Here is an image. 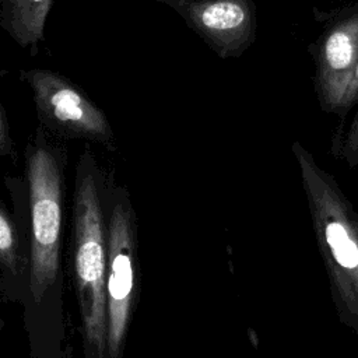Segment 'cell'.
<instances>
[{"instance_id": "7", "label": "cell", "mask_w": 358, "mask_h": 358, "mask_svg": "<svg viewBox=\"0 0 358 358\" xmlns=\"http://www.w3.org/2000/svg\"><path fill=\"white\" fill-rule=\"evenodd\" d=\"M55 0H0V28L20 46L38 53Z\"/></svg>"}, {"instance_id": "8", "label": "cell", "mask_w": 358, "mask_h": 358, "mask_svg": "<svg viewBox=\"0 0 358 358\" xmlns=\"http://www.w3.org/2000/svg\"><path fill=\"white\" fill-rule=\"evenodd\" d=\"M27 260L21 255L17 225L0 203V268L14 280L24 278Z\"/></svg>"}, {"instance_id": "9", "label": "cell", "mask_w": 358, "mask_h": 358, "mask_svg": "<svg viewBox=\"0 0 358 358\" xmlns=\"http://www.w3.org/2000/svg\"><path fill=\"white\" fill-rule=\"evenodd\" d=\"M327 239L333 248L334 256L344 267H354L358 264V252L354 243L348 239L344 228L338 224H331L327 228Z\"/></svg>"}, {"instance_id": "5", "label": "cell", "mask_w": 358, "mask_h": 358, "mask_svg": "<svg viewBox=\"0 0 358 358\" xmlns=\"http://www.w3.org/2000/svg\"><path fill=\"white\" fill-rule=\"evenodd\" d=\"M173 10L221 59L241 57L256 39L255 0H179Z\"/></svg>"}, {"instance_id": "1", "label": "cell", "mask_w": 358, "mask_h": 358, "mask_svg": "<svg viewBox=\"0 0 358 358\" xmlns=\"http://www.w3.org/2000/svg\"><path fill=\"white\" fill-rule=\"evenodd\" d=\"M64 148L52 143L39 126L27 145V179L31 214L28 260V309L34 330L50 319L55 334L62 331V228ZM31 331V334L34 333Z\"/></svg>"}, {"instance_id": "11", "label": "cell", "mask_w": 358, "mask_h": 358, "mask_svg": "<svg viewBox=\"0 0 358 358\" xmlns=\"http://www.w3.org/2000/svg\"><path fill=\"white\" fill-rule=\"evenodd\" d=\"M155 1H159V3H164L166 6H169L171 8H175V6L179 3V0H155Z\"/></svg>"}, {"instance_id": "10", "label": "cell", "mask_w": 358, "mask_h": 358, "mask_svg": "<svg viewBox=\"0 0 358 358\" xmlns=\"http://www.w3.org/2000/svg\"><path fill=\"white\" fill-rule=\"evenodd\" d=\"M15 151V145L10 133L6 110L0 101V155H11Z\"/></svg>"}, {"instance_id": "3", "label": "cell", "mask_w": 358, "mask_h": 358, "mask_svg": "<svg viewBox=\"0 0 358 358\" xmlns=\"http://www.w3.org/2000/svg\"><path fill=\"white\" fill-rule=\"evenodd\" d=\"M20 76L32 91L39 123L46 131L110 147L113 131L106 115L78 84L50 69L21 70Z\"/></svg>"}, {"instance_id": "2", "label": "cell", "mask_w": 358, "mask_h": 358, "mask_svg": "<svg viewBox=\"0 0 358 358\" xmlns=\"http://www.w3.org/2000/svg\"><path fill=\"white\" fill-rule=\"evenodd\" d=\"M98 178L94 154L85 147L77 164L73 194V264L83 323L84 358H108V231Z\"/></svg>"}, {"instance_id": "6", "label": "cell", "mask_w": 358, "mask_h": 358, "mask_svg": "<svg viewBox=\"0 0 358 358\" xmlns=\"http://www.w3.org/2000/svg\"><path fill=\"white\" fill-rule=\"evenodd\" d=\"M129 228L119 207L115 208L108 228L106 263V357L116 358L123 341L130 295L133 289V266L129 246Z\"/></svg>"}, {"instance_id": "4", "label": "cell", "mask_w": 358, "mask_h": 358, "mask_svg": "<svg viewBox=\"0 0 358 358\" xmlns=\"http://www.w3.org/2000/svg\"><path fill=\"white\" fill-rule=\"evenodd\" d=\"M309 52L319 105L344 112L358 102V0L330 17Z\"/></svg>"}]
</instances>
